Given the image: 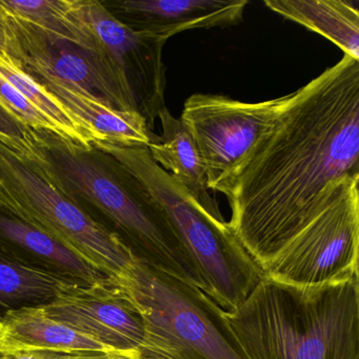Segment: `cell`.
<instances>
[{"label": "cell", "instance_id": "cell-19", "mask_svg": "<svg viewBox=\"0 0 359 359\" xmlns=\"http://www.w3.org/2000/svg\"><path fill=\"white\" fill-rule=\"evenodd\" d=\"M12 15L85 49L100 51L83 15L81 0H0Z\"/></svg>", "mask_w": 359, "mask_h": 359}, {"label": "cell", "instance_id": "cell-5", "mask_svg": "<svg viewBox=\"0 0 359 359\" xmlns=\"http://www.w3.org/2000/svg\"><path fill=\"white\" fill-rule=\"evenodd\" d=\"M95 148L133 172L161 203L207 287L226 312L238 308L264 278V271L245 251L228 222L208 215L152 158L146 147L98 142Z\"/></svg>", "mask_w": 359, "mask_h": 359}, {"label": "cell", "instance_id": "cell-7", "mask_svg": "<svg viewBox=\"0 0 359 359\" xmlns=\"http://www.w3.org/2000/svg\"><path fill=\"white\" fill-rule=\"evenodd\" d=\"M291 96L245 102L196 93L186 100L180 119L198 149L210 191L230 194L239 170Z\"/></svg>", "mask_w": 359, "mask_h": 359}, {"label": "cell", "instance_id": "cell-14", "mask_svg": "<svg viewBox=\"0 0 359 359\" xmlns=\"http://www.w3.org/2000/svg\"><path fill=\"white\" fill-rule=\"evenodd\" d=\"M158 118L161 123V136L148 146L151 158L168 172L172 180L182 187L208 215L218 222L226 224L217 201L210 193L205 167L192 136L167 107L161 111Z\"/></svg>", "mask_w": 359, "mask_h": 359}, {"label": "cell", "instance_id": "cell-12", "mask_svg": "<svg viewBox=\"0 0 359 359\" xmlns=\"http://www.w3.org/2000/svg\"><path fill=\"white\" fill-rule=\"evenodd\" d=\"M121 24L168 39L194 29L224 28L243 20L247 0H104Z\"/></svg>", "mask_w": 359, "mask_h": 359}, {"label": "cell", "instance_id": "cell-18", "mask_svg": "<svg viewBox=\"0 0 359 359\" xmlns=\"http://www.w3.org/2000/svg\"><path fill=\"white\" fill-rule=\"evenodd\" d=\"M77 285L85 283L60 273L27 266L0 253V317L16 309L47 304Z\"/></svg>", "mask_w": 359, "mask_h": 359}, {"label": "cell", "instance_id": "cell-16", "mask_svg": "<svg viewBox=\"0 0 359 359\" xmlns=\"http://www.w3.org/2000/svg\"><path fill=\"white\" fill-rule=\"evenodd\" d=\"M0 253L22 264L72 277L85 285L106 278L60 243L0 205Z\"/></svg>", "mask_w": 359, "mask_h": 359}, {"label": "cell", "instance_id": "cell-4", "mask_svg": "<svg viewBox=\"0 0 359 359\" xmlns=\"http://www.w3.org/2000/svg\"><path fill=\"white\" fill-rule=\"evenodd\" d=\"M112 280L144 320V339L135 359H249L226 311L196 285L137 257Z\"/></svg>", "mask_w": 359, "mask_h": 359}, {"label": "cell", "instance_id": "cell-21", "mask_svg": "<svg viewBox=\"0 0 359 359\" xmlns=\"http://www.w3.org/2000/svg\"><path fill=\"white\" fill-rule=\"evenodd\" d=\"M0 106L20 123L32 130H47L58 134L55 126L31 104L7 79L0 75Z\"/></svg>", "mask_w": 359, "mask_h": 359}, {"label": "cell", "instance_id": "cell-25", "mask_svg": "<svg viewBox=\"0 0 359 359\" xmlns=\"http://www.w3.org/2000/svg\"><path fill=\"white\" fill-rule=\"evenodd\" d=\"M116 359H132V358H126V357H118V358Z\"/></svg>", "mask_w": 359, "mask_h": 359}, {"label": "cell", "instance_id": "cell-3", "mask_svg": "<svg viewBox=\"0 0 359 359\" xmlns=\"http://www.w3.org/2000/svg\"><path fill=\"white\" fill-rule=\"evenodd\" d=\"M226 318L249 359H359L358 277L297 287L264 276Z\"/></svg>", "mask_w": 359, "mask_h": 359}, {"label": "cell", "instance_id": "cell-2", "mask_svg": "<svg viewBox=\"0 0 359 359\" xmlns=\"http://www.w3.org/2000/svg\"><path fill=\"white\" fill-rule=\"evenodd\" d=\"M28 144L24 155L39 171L69 198L104 215L136 257L207 293L167 212L121 161L47 130L31 129Z\"/></svg>", "mask_w": 359, "mask_h": 359}, {"label": "cell", "instance_id": "cell-24", "mask_svg": "<svg viewBox=\"0 0 359 359\" xmlns=\"http://www.w3.org/2000/svg\"><path fill=\"white\" fill-rule=\"evenodd\" d=\"M1 54L9 55V33H8L5 12L0 7V55Z\"/></svg>", "mask_w": 359, "mask_h": 359}, {"label": "cell", "instance_id": "cell-15", "mask_svg": "<svg viewBox=\"0 0 359 359\" xmlns=\"http://www.w3.org/2000/svg\"><path fill=\"white\" fill-rule=\"evenodd\" d=\"M28 352L115 355L104 344L50 318L39 306L16 309L0 317V353L13 355Z\"/></svg>", "mask_w": 359, "mask_h": 359}, {"label": "cell", "instance_id": "cell-8", "mask_svg": "<svg viewBox=\"0 0 359 359\" xmlns=\"http://www.w3.org/2000/svg\"><path fill=\"white\" fill-rule=\"evenodd\" d=\"M359 180L346 182L329 205L264 269V276L297 287L358 277Z\"/></svg>", "mask_w": 359, "mask_h": 359}, {"label": "cell", "instance_id": "cell-6", "mask_svg": "<svg viewBox=\"0 0 359 359\" xmlns=\"http://www.w3.org/2000/svg\"><path fill=\"white\" fill-rule=\"evenodd\" d=\"M0 205L107 278H118L135 262L117 233L66 196L26 155L1 140Z\"/></svg>", "mask_w": 359, "mask_h": 359}, {"label": "cell", "instance_id": "cell-22", "mask_svg": "<svg viewBox=\"0 0 359 359\" xmlns=\"http://www.w3.org/2000/svg\"><path fill=\"white\" fill-rule=\"evenodd\" d=\"M30 130L0 106V140L13 150L27 154Z\"/></svg>", "mask_w": 359, "mask_h": 359}, {"label": "cell", "instance_id": "cell-13", "mask_svg": "<svg viewBox=\"0 0 359 359\" xmlns=\"http://www.w3.org/2000/svg\"><path fill=\"white\" fill-rule=\"evenodd\" d=\"M53 95L73 116L104 137V142L146 147L158 140L137 112L123 111L70 83L46 75H30Z\"/></svg>", "mask_w": 359, "mask_h": 359}, {"label": "cell", "instance_id": "cell-23", "mask_svg": "<svg viewBox=\"0 0 359 359\" xmlns=\"http://www.w3.org/2000/svg\"><path fill=\"white\" fill-rule=\"evenodd\" d=\"M121 356L96 352L58 353L28 352L6 355L0 353V359H116Z\"/></svg>", "mask_w": 359, "mask_h": 359}, {"label": "cell", "instance_id": "cell-11", "mask_svg": "<svg viewBox=\"0 0 359 359\" xmlns=\"http://www.w3.org/2000/svg\"><path fill=\"white\" fill-rule=\"evenodd\" d=\"M47 316L110 348L135 359L144 339L142 315L114 280L77 285L39 306Z\"/></svg>", "mask_w": 359, "mask_h": 359}, {"label": "cell", "instance_id": "cell-10", "mask_svg": "<svg viewBox=\"0 0 359 359\" xmlns=\"http://www.w3.org/2000/svg\"><path fill=\"white\" fill-rule=\"evenodd\" d=\"M1 9L9 33V55L25 72L54 77L118 110L131 111L102 51L85 49Z\"/></svg>", "mask_w": 359, "mask_h": 359}, {"label": "cell", "instance_id": "cell-20", "mask_svg": "<svg viewBox=\"0 0 359 359\" xmlns=\"http://www.w3.org/2000/svg\"><path fill=\"white\" fill-rule=\"evenodd\" d=\"M0 75L7 79L41 114L45 115L55 126L62 137L85 146H93L97 142H104L100 134L73 116L53 95L28 73L25 72L20 64L8 54L0 55Z\"/></svg>", "mask_w": 359, "mask_h": 359}, {"label": "cell", "instance_id": "cell-17", "mask_svg": "<svg viewBox=\"0 0 359 359\" xmlns=\"http://www.w3.org/2000/svg\"><path fill=\"white\" fill-rule=\"evenodd\" d=\"M264 6L285 20L320 34L359 60V10L352 0H266Z\"/></svg>", "mask_w": 359, "mask_h": 359}, {"label": "cell", "instance_id": "cell-9", "mask_svg": "<svg viewBox=\"0 0 359 359\" xmlns=\"http://www.w3.org/2000/svg\"><path fill=\"white\" fill-rule=\"evenodd\" d=\"M81 7L130 108L140 113L153 131L155 121L165 108L163 50L167 41L121 24L100 0H81Z\"/></svg>", "mask_w": 359, "mask_h": 359}, {"label": "cell", "instance_id": "cell-1", "mask_svg": "<svg viewBox=\"0 0 359 359\" xmlns=\"http://www.w3.org/2000/svg\"><path fill=\"white\" fill-rule=\"evenodd\" d=\"M352 180H359V60L344 55L292 93L239 170L226 196L228 224L264 271Z\"/></svg>", "mask_w": 359, "mask_h": 359}]
</instances>
